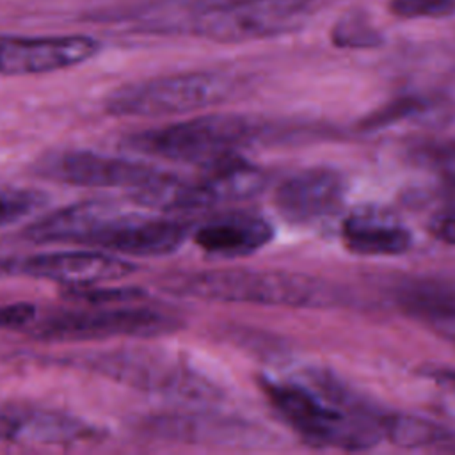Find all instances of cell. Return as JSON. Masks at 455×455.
<instances>
[{"instance_id":"6da1fadb","label":"cell","mask_w":455,"mask_h":455,"mask_svg":"<svg viewBox=\"0 0 455 455\" xmlns=\"http://www.w3.org/2000/svg\"><path fill=\"white\" fill-rule=\"evenodd\" d=\"M162 290L212 302H242L281 307H331L341 295L332 284L297 272L213 268L180 272L162 279Z\"/></svg>"},{"instance_id":"7a4b0ae2","label":"cell","mask_w":455,"mask_h":455,"mask_svg":"<svg viewBox=\"0 0 455 455\" xmlns=\"http://www.w3.org/2000/svg\"><path fill=\"white\" fill-rule=\"evenodd\" d=\"M60 363L167 398L208 403L222 396L217 382L196 368L187 357L160 347L85 350L66 354V357H60Z\"/></svg>"},{"instance_id":"3957f363","label":"cell","mask_w":455,"mask_h":455,"mask_svg":"<svg viewBox=\"0 0 455 455\" xmlns=\"http://www.w3.org/2000/svg\"><path fill=\"white\" fill-rule=\"evenodd\" d=\"M272 130L249 116L208 114L130 133L121 146L137 155L204 167L242 155V149L263 142Z\"/></svg>"},{"instance_id":"277c9868","label":"cell","mask_w":455,"mask_h":455,"mask_svg":"<svg viewBox=\"0 0 455 455\" xmlns=\"http://www.w3.org/2000/svg\"><path fill=\"white\" fill-rule=\"evenodd\" d=\"M261 389L281 418L309 443L366 450L384 437L380 414L343 405L306 384L261 379Z\"/></svg>"},{"instance_id":"5b68a950","label":"cell","mask_w":455,"mask_h":455,"mask_svg":"<svg viewBox=\"0 0 455 455\" xmlns=\"http://www.w3.org/2000/svg\"><path fill=\"white\" fill-rule=\"evenodd\" d=\"M233 91L235 80L220 71L178 73L117 87L105 98V110L116 117L187 114L219 105Z\"/></svg>"},{"instance_id":"8992f818","label":"cell","mask_w":455,"mask_h":455,"mask_svg":"<svg viewBox=\"0 0 455 455\" xmlns=\"http://www.w3.org/2000/svg\"><path fill=\"white\" fill-rule=\"evenodd\" d=\"M185 327L174 313L153 307H96L62 311L25 327L43 341H98L110 338H160Z\"/></svg>"},{"instance_id":"52a82bcc","label":"cell","mask_w":455,"mask_h":455,"mask_svg":"<svg viewBox=\"0 0 455 455\" xmlns=\"http://www.w3.org/2000/svg\"><path fill=\"white\" fill-rule=\"evenodd\" d=\"M32 172L41 180L71 187L130 188L132 192L155 181L165 171L135 158L89 149H59L39 156Z\"/></svg>"},{"instance_id":"ba28073f","label":"cell","mask_w":455,"mask_h":455,"mask_svg":"<svg viewBox=\"0 0 455 455\" xmlns=\"http://www.w3.org/2000/svg\"><path fill=\"white\" fill-rule=\"evenodd\" d=\"M135 270L137 265L130 259L100 249L53 251L0 259V274L44 279L66 288L119 281Z\"/></svg>"},{"instance_id":"9c48e42d","label":"cell","mask_w":455,"mask_h":455,"mask_svg":"<svg viewBox=\"0 0 455 455\" xmlns=\"http://www.w3.org/2000/svg\"><path fill=\"white\" fill-rule=\"evenodd\" d=\"M311 0H199L197 32L217 41H240L281 32Z\"/></svg>"},{"instance_id":"30bf717a","label":"cell","mask_w":455,"mask_h":455,"mask_svg":"<svg viewBox=\"0 0 455 455\" xmlns=\"http://www.w3.org/2000/svg\"><path fill=\"white\" fill-rule=\"evenodd\" d=\"M194 226L181 219L144 217L117 210L87 240V247L119 256H167L183 247Z\"/></svg>"},{"instance_id":"8fae6325","label":"cell","mask_w":455,"mask_h":455,"mask_svg":"<svg viewBox=\"0 0 455 455\" xmlns=\"http://www.w3.org/2000/svg\"><path fill=\"white\" fill-rule=\"evenodd\" d=\"M105 437V430L84 418L41 405L0 403V443L71 446Z\"/></svg>"},{"instance_id":"7c38bea8","label":"cell","mask_w":455,"mask_h":455,"mask_svg":"<svg viewBox=\"0 0 455 455\" xmlns=\"http://www.w3.org/2000/svg\"><path fill=\"white\" fill-rule=\"evenodd\" d=\"M98 52L100 43L87 36L0 37V75L52 73L82 64Z\"/></svg>"},{"instance_id":"4fadbf2b","label":"cell","mask_w":455,"mask_h":455,"mask_svg":"<svg viewBox=\"0 0 455 455\" xmlns=\"http://www.w3.org/2000/svg\"><path fill=\"white\" fill-rule=\"evenodd\" d=\"M347 183L331 169H306L284 180L275 190V208L293 224H313L332 217L343 204Z\"/></svg>"},{"instance_id":"5bb4252c","label":"cell","mask_w":455,"mask_h":455,"mask_svg":"<svg viewBox=\"0 0 455 455\" xmlns=\"http://www.w3.org/2000/svg\"><path fill=\"white\" fill-rule=\"evenodd\" d=\"M140 428L151 437L176 443L249 446L261 439L259 432L247 421L203 411H181L153 416L148 418Z\"/></svg>"},{"instance_id":"9a60e30c","label":"cell","mask_w":455,"mask_h":455,"mask_svg":"<svg viewBox=\"0 0 455 455\" xmlns=\"http://www.w3.org/2000/svg\"><path fill=\"white\" fill-rule=\"evenodd\" d=\"M274 238L272 224L254 213L235 212L213 217L192 229L194 243L210 256L240 258L263 249Z\"/></svg>"},{"instance_id":"2e32d148","label":"cell","mask_w":455,"mask_h":455,"mask_svg":"<svg viewBox=\"0 0 455 455\" xmlns=\"http://www.w3.org/2000/svg\"><path fill=\"white\" fill-rule=\"evenodd\" d=\"M117 210L108 201H82L46 213L21 231V238L34 243H80Z\"/></svg>"},{"instance_id":"e0dca14e","label":"cell","mask_w":455,"mask_h":455,"mask_svg":"<svg viewBox=\"0 0 455 455\" xmlns=\"http://www.w3.org/2000/svg\"><path fill=\"white\" fill-rule=\"evenodd\" d=\"M343 240L355 254L396 256L411 247V233L393 215L364 208L343 222Z\"/></svg>"},{"instance_id":"ac0fdd59","label":"cell","mask_w":455,"mask_h":455,"mask_svg":"<svg viewBox=\"0 0 455 455\" xmlns=\"http://www.w3.org/2000/svg\"><path fill=\"white\" fill-rule=\"evenodd\" d=\"M403 304L421 320L455 338V288L444 284H421L403 293Z\"/></svg>"},{"instance_id":"d6986e66","label":"cell","mask_w":455,"mask_h":455,"mask_svg":"<svg viewBox=\"0 0 455 455\" xmlns=\"http://www.w3.org/2000/svg\"><path fill=\"white\" fill-rule=\"evenodd\" d=\"M382 428H384V437L405 448L437 443L444 437V430L439 425L416 416H405V414L382 416Z\"/></svg>"},{"instance_id":"ffe728a7","label":"cell","mask_w":455,"mask_h":455,"mask_svg":"<svg viewBox=\"0 0 455 455\" xmlns=\"http://www.w3.org/2000/svg\"><path fill=\"white\" fill-rule=\"evenodd\" d=\"M46 203V194L34 188L0 185V228L14 224L37 212Z\"/></svg>"},{"instance_id":"44dd1931","label":"cell","mask_w":455,"mask_h":455,"mask_svg":"<svg viewBox=\"0 0 455 455\" xmlns=\"http://www.w3.org/2000/svg\"><path fill=\"white\" fill-rule=\"evenodd\" d=\"M62 297L76 302H87L94 306L103 304H116V302H130L139 300L144 297V291L139 288H117V286H78V288H66Z\"/></svg>"},{"instance_id":"7402d4cb","label":"cell","mask_w":455,"mask_h":455,"mask_svg":"<svg viewBox=\"0 0 455 455\" xmlns=\"http://www.w3.org/2000/svg\"><path fill=\"white\" fill-rule=\"evenodd\" d=\"M389 11L398 18H446L455 14V0H391Z\"/></svg>"},{"instance_id":"603a6c76","label":"cell","mask_w":455,"mask_h":455,"mask_svg":"<svg viewBox=\"0 0 455 455\" xmlns=\"http://www.w3.org/2000/svg\"><path fill=\"white\" fill-rule=\"evenodd\" d=\"M425 164L435 171L448 185L455 187V140L430 144L421 151Z\"/></svg>"},{"instance_id":"cb8c5ba5","label":"cell","mask_w":455,"mask_h":455,"mask_svg":"<svg viewBox=\"0 0 455 455\" xmlns=\"http://www.w3.org/2000/svg\"><path fill=\"white\" fill-rule=\"evenodd\" d=\"M379 39V34L371 30L361 20H343L334 30V41L339 46H371Z\"/></svg>"},{"instance_id":"d4e9b609","label":"cell","mask_w":455,"mask_h":455,"mask_svg":"<svg viewBox=\"0 0 455 455\" xmlns=\"http://www.w3.org/2000/svg\"><path fill=\"white\" fill-rule=\"evenodd\" d=\"M36 318V307L30 302L0 304V329H25Z\"/></svg>"},{"instance_id":"484cf974","label":"cell","mask_w":455,"mask_h":455,"mask_svg":"<svg viewBox=\"0 0 455 455\" xmlns=\"http://www.w3.org/2000/svg\"><path fill=\"white\" fill-rule=\"evenodd\" d=\"M432 231L439 240L446 243H455V212L437 217L432 224Z\"/></svg>"}]
</instances>
